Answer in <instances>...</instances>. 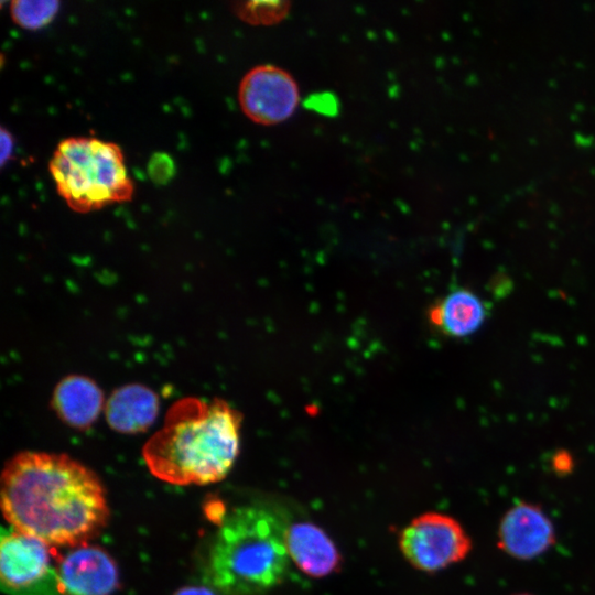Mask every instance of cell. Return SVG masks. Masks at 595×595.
<instances>
[{"instance_id": "1", "label": "cell", "mask_w": 595, "mask_h": 595, "mask_svg": "<svg viewBox=\"0 0 595 595\" xmlns=\"http://www.w3.org/2000/svg\"><path fill=\"white\" fill-rule=\"evenodd\" d=\"M1 508L10 527L50 547L87 543L109 509L94 472L65 454L21 452L1 476Z\"/></svg>"}, {"instance_id": "2", "label": "cell", "mask_w": 595, "mask_h": 595, "mask_svg": "<svg viewBox=\"0 0 595 595\" xmlns=\"http://www.w3.org/2000/svg\"><path fill=\"white\" fill-rule=\"evenodd\" d=\"M242 415L223 399H180L144 444L150 472L174 485H205L226 477L240 447Z\"/></svg>"}, {"instance_id": "3", "label": "cell", "mask_w": 595, "mask_h": 595, "mask_svg": "<svg viewBox=\"0 0 595 595\" xmlns=\"http://www.w3.org/2000/svg\"><path fill=\"white\" fill-rule=\"evenodd\" d=\"M288 526L263 506H240L220 520L208 554L206 578L223 595H259L285 578Z\"/></svg>"}, {"instance_id": "4", "label": "cell", "mask_w": 595, "mask_h": 595, "mask_svg": "<svg viewBox=\"0 0 595 595\" xmlns=\"http://www.w3.org/2000/svg\"><path fill=\"white\" fill-rule=\"evenodd\" d=\"M48 169L60 196L78 213L128 202L133 183L120 147L91 137L62 140Z\"/></svg>"}, {"instance_id": "5", "label": "cell", "mask_w": 595, "mask_h": 595, "mask_svg": "<svg viewBox=\"0 0 595 595\" xmlns=\"http://www.w3.org/2000/svg\"><path fill=\"white\" fill-rule=\"evenodd\" d=\"M0 575L9 595H64L51 547L11 527L1 531Z\"/></svg>"}, {"instance_id": "6", "label": "cell", "mask_w": 595, "mask_h": 595, "mask_svg": "<svg viewBox=\"0 0 595 595\" xmlns=\"http://www.w3.org/2000/svg\"><path fill=\"white\" fill-rule=\"evenodd\" d=\"M399 545L412 566L435 573L463 561L472 550V540L453 517L425 512L402 530Z\"/></svg>"}, {"instance_id": "7", "label": "cell", "mask_w": 595, "mask_h": 595, "mask_svg": "<svg viewBox=\"0 0 595 595\" xmlns=\"http://www.w3.org/2000/svg\"><path fill=\"white\" fill-rule=\"evenodd\" d=\"M238 101L252 122L279 125L295 112L300 102L299 85L293 75L280 66L257 65L240 80Z\"/></svg>"}, {"instance_id": "8", "label": "cell", "mask_w": 595, "mask_h": 595, "mask_svg": "<svg viewBox=\"0 0 595 595\" xmlns=\"http://www.w3.org/2000/svg\"><path fill=\"white\" fill-rule=\"evenodd\" d=\"M555 543V530L543 509L519 501L502 516L497 530V545L509 556L532 560Z\"/></svg>"}, {"instance_id": "9", "label": "cell", "mask_w": 595, "mask_h": 595, "mask_svg": "<svg viewBox=\"0 0 595 595\" xmlns=\"http://www.w3.org/2000/svg\"><path fill=\"white\" fill-rule=\"evenodd\" d=\"M56 567L64 595H111L119 585L115 561L96 545L72 548L60 558Z\"/></svg>"}, {"instance_id": "10", "label": "cell", "mask_w": 595, "mask_h": 595, "mask_svg": "<svg viewBox=\"0 0 595 595\" xmlns=\"http://www.w3.org/2000/svg\"><path fill=\"white\" fill-rule=\"evenodd\" d=\"M285 542L290 559L310 576H326L340 566L342 558L334 542L313 523L288 526Z\"/></svg>"}, {"instance_id": "11", "label": "cell", "mask_w": 595, "mask_h": 595, "mask_svg": "<svg viewBox=\"0 0 595 595\" xmlns=\"http://www.w3.org/2000/svg\"><path fill=\"white\" fill-rule=\"evenodd\" d=\"M105 412L108 424L115 431L138 433L154 422L159 412V399L148 387L128 385L111 393Z\"/></svg>"}, {"instance_id": "12", "label": "cell", "mask_w": 595, "mask_h": 595, "mask_svg": "<svg viewBox=\"0 0 595 595\" xmlns=\"http://www.w3.org/2000/svg\"><path fill=\"white\" fill-rule=\"evenodd\" d=\"M104 405L100 388L89 378L68 376L62 379L53 393V408L71 426L86 429L98 418Z\"/></svg>"}, {"instance_id": "13", "label": "cell", "mask_w": 595, "mask_h": 595, "mask_svg": "<svg viewBox=\"0 0 595 595\" xmlns=\"http://www.w3.org/2000/svg\"><path fill=\"white\" fill-rule=\"evenodd\" d=\"M429 317L444 334L466 337L480 328L486 318V307L475 293L458 289L432 306Z\"/></svg>"}, {"instance_id": "14", "label": "cell", "mask_w": 595, "mask_h": 595, "mask_svg": "<svg viewBox=\"0 0 595 595\" xmlns=\"http://www.w3.org/2000/svg\"><path fill=\"white\" fill-rule=\"evenodd\" d=\"M56 0H14L10 3L12 20L19 26L37 30L47 25L58 12Z\"/></svg>"}, {"instance_id": "15", "label": "cell", "mask_w": 595, "mask_h": 595, "mask_svg": "<svg viewBox=\"0 0 595 595\" xmlns=\"http://www.w3.org/2000/svg\"><path fill=\"white\" fill-rule=\"evenodd\" d=\"M290 8V1H244L237 2L234 10L246 23L272 25L285 19Z\"/></svg>"}, {"instance_id": "16", "label": "cell", "mask_w": 595, "mask_h": 595, "mask_svg": "<svg viewBox=\"0 0 595 595\" xmlns=\"http://www.w3.org/2000/svg\"><path fill=\"white\" fill-rule=\"evenodd\" d=\"M148 174L155 185L167 184L175 175L173 159L165 152L153 153L148 162Z\"/></svg>"}, {"instance_id": "17", "label": "cell", "mask_w": 595, "mask_h": 595, "mask_svg": "<svg viewBox=\"0 0 595 595\" xmlns=\"http://www.w3.org/2000/svg\"><path fill=\"white\" fill-rule=\"evenodd\" d=\"M13 144H14V140H13L12 134L2 127L1 132H0V149H1L0 163L2 167L12 156Z\"/></svg>"}, {"instance_id": "18", "label": "cell", "mask_w": 595, "mask_h": 595, "mask_svg": "<svg viewBox=\"0 0 595 595\" xmlns=\"http://www.w3.org/2000/svg\"><path fill=\"white\" fill-rule=\"evenodd\" d=\"M572 457L569 453L564 452H558L552 459V466L555 469V472L559 473H567L572 469Z\"/></svg>"}, {"instance_id": "19", "label": "cell", "mask_w": 595, "mask_h": 595, "mask_svg": "<svg viewBox=\"0 0 595 595\" xmlns=\"http://www.w3.org/2000/svg\"><path fill=\"white\" fill-rule=\"evenodd\" d=\"M174 595H215L210 589L198 586H188L178 589Z\"/></svg>"}, {"instance_id": "20", "label": "cell", "mask_w": 595, "mask_h": 595, "mask_svg": "<svg viewBox=\"0 0 595 595\" xmlns=\"http://www.w3.org/2000/svg\"><path fill=\"white\" fill-rule=\"evenodd\" d=\"M512 595H532V594H529V593H517V594H512Z\"/></svg>"}]
</instances>
